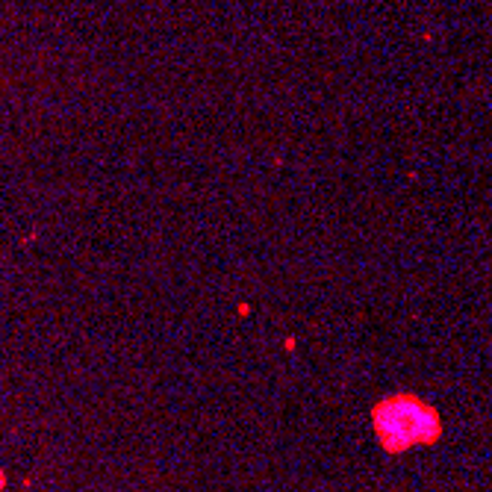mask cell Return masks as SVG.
I'll return each mask as SVG.
<instances>
[{"label": "cell", "mask_w": 492, "mask_h": 492, "mask_svg": "<svg viewBox=\"0 0 492 492\" xmlns=\"http://www.w3.org/2000/svg\"><path fill=\"white\" fill-rule=\"evenodd\" d=\"M374 428L389 451H404L415 442H433L439 436V419L433 407L413 395H395L374 407Z\"/></svg>", "instance_id": "cell-1"}]
</instances>
